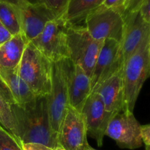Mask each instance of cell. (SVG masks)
Listing matches in <instances>:
<instances>
[{
  "mask_svg": "<svg viewBox=\"0 0 150 150\" xmlns=\"http://www.w3.org/2000/svg\"><path fill=\"white\" fill-rule=\"evenodd\" d=\"M141 137L146 146L150 145V125H141Z\"/></svg>",
  "mask_w": 150,
  "mask_h": 150,
  "instance_id": "obj_27",
  "label": "cell"
},
{
  "mask_svg": "<svg viewBox=\"0 0 150 150\" xmlns=\"http://www.w3.org/2000/svg\"><path fill=\"white\" fill-rule=\"evenodd\" d=\"M23 150H53L52 148L42 144L38 143H21Z\"/></svg>",
  "mask_w": 150,
  "mask_h": 150,
  "instance_id": "obj_26",
  "label": "cell"
},
{
  "mask_svg": "<svg viewBox=\"0 0 150 150\" xmlns=\"http://www.w3.org/2000/svg\"><path fill=\"white\" fill-rule=\"evenodd\" d=\"M29 42L21 32L0 45V67L4 69L18 67Z\"/></svg>",
  "mask_w": 150,
  "mask_h": 150,
  "instance_id": "obj_17",
  "label": "cell"
},
{
  "mask_svg": "<svg viewBox=\"0 0 150 150\" xmlns=\"http://www.w3.org/2000/svg\"><path fill=\"white\" fill-rule=\"evenodd\" d=\"M125 29L121 42V54L123 62L133 54L150 29V23L143 18L139 10L125 14Z\"/></svg>",
  "mask_w": 150,
  "mask_h": 150,
  "instance_id": "obj_14",
  "label": "cell"
},
{
  "mask_svg": "<svg viewBox=\"0 0 150 150\" xmlns=\"http://www.w3.org/2000/svg\"><path fill=\"white\" fill-rule=\"evenodd\" d=\"M52 73V62L29 42L18 66V74L35 97L49 95Z\"/></svg>",
  "mask_w": 150,
  "mask_h": 150,
  "instance_id": "obj_3",
  "label": "cell"
},
{
  "mask_svg": "<svg viewBox=\"0 0 150 150\" xmlns=\"http://www.w3.org/2000/svg\"><path fill=\"white\" fill-rule=\"evenodd\" d=\"M0 21L13 36L22 32L20 8L16 4L0 0Z\"/></svg>",
  "mask_w": 150,
  "mask_h": 150,
  "instance_id": "obj_19",
  "label": "cell"
},
{
  "mask_svg": "<svg viewBox=\"0 0 150 150\" xmlns=\"http://www.w3.org/2000/svg\"><path fill=\"white\" fill-rule=\"evenodd\" d=\"M70 0H36L35 2L42 3L52 10L58 18L62 17L65 12Z\"/></svg>",
  "mask_w": 150,
  "mask_h": 150,
  "instance_id": "obj_22",
  "label": "cell"
},
{
  "mask_svg": "<svg viewBox=\"0 0 150 150\" xmlns=\"http://www.w3.org/2000/svg\"><path fill=\"white\" fill-rule=\"evenodd\" d=\"M72 62L67 59L53 62L51 92L47 96L48 111L52 129L59 134L69 106V79Z\"/></svg>",
  "mask_w": 150,
  "mask_h": 150,
  "instance_id": "obj_4",
  "label": "cell"
},
{
  "mask_svg": "<svg viewBox=\"0 0 150 150\" xmlns=\"http://www.w3.org/2000/svg\"><path fill=\"white\" fill-rule=\"evenodd\" d=\"M18 7L21 16L22 33L29 42L43 31L48 22L58 18L42 3L28 1Z\"/></svg>",
  "mask_w": 150,
  "mask_h": 150,
  "instance_id": "obj_12",
  "label": "cell"
},
{
  "mask_svg": "<svg viewBox=\"0 0 150 150\" xmlns=\"http://www.w3.org/2000/svg\"><path fill=\"white\" fill-rule=\"evenodd\" d=\"M142 1V0H126L122 9L123 16L131 12L138 11Z\"/></svg>",
  "mask_w": 150,
  "mask_h": 150,
  "instance_id": "obj_23",
  "label": "cell"
},
{
  "mask_svg": "<svg viewBox=\"0 0 150 150\" xmlns=\"http://www.w3.org/2000/svg\"><path fill=\"white\" fill-rule=\"evenodd\" d=\"M0 94L11 106H23L36 98L19 76L18 67H0Z\"/></svg>",
  "mask_w": 150,
  "mask_h": 150,
  "instance_id": "obj_13",
  "label": "cell"
},
{
  "mask_svg": "<svg viewBox=\"0 0 150 150\" xmlns=\"http://www.w3.org/2000/svg\"><path fill=\"white\" fill-rule=\"evenodd\" d=\"M12 38H13L12 34L0 21V45L8 41Z\"/></svg>",
  "mask_w": 150,
  "mask_h": 150,
  "instance_id": "obj_28",
  "label": "cell"
},
{
  "mask_svg": "<svg viewBox=\"0 0 150 150\" xmlns=\"http://www.w3.org/2000/svg\"><path fill=\"white\" fill-rule=\"evenodd\" d=\"M4 1H9V2L13 3V4H16V5L18 6H20L21 5V4H23L29 1L28 0H4Z\"/></svg>",
  "mask_w": 150,
  "mask_h": 150,
  "instance_id": "obj_29",
  "label": "cell"
},
{
  "mask_svg": "<svg viewBox=\"0 0 150 150\" xmlns=\"http://www.w3.org/2000/svg\"><path fill=\"white\" fill-rule=\"evenodd\" d=\"M126 0H104L103 7L105 8L117 9L122 13V9Z\"/></svg>",
  "mask_w": 150,
  "mask_h": 150,
  "instance_id": "obj_25",
  "label": "cell"
},
{
  "mask_svg": "<svg viewBox=\"0 0 150 150\" xmlns=\"http://www.w3.org/2000/svg\"><path fill=\"white\" fill-rule=\"evenodd\" d=\"M16 127V137L21 143L42 144L52 148L59 147V134L51 125L47 96L36 97L23 106L12 105Z\"/></svg>",
  "mask_w": 150,
  "mask_h": 150,
  "instance_id": "obj_1",
  "label": "cell"
},
{
  "mask_svg": "<svg viewBox=\"0 0 150 150\" xmlns=\"http://www.w3.org/2000/svg\"><path fill=\"white\" fill-rule=\"evenodd\" d=\"M104 0H70L62 16L68 25H76L101 7Z\"/></svg>",
  "mask_w": 150,
  "mask_h": 150,
  "instance_id": "obj_18",
  "label": "cell"
},
{
  "mask_svg": "<svg viewBox=\"0 0 150 150\" xmlns=\"http://www.w3.org/2000/svg\"><path fill=\"white\" fill-rule=\"evenodd\" d=\"M0 125L16 137V127L11 105L0 94Z\"/></svg>",
  "mask_w": 150,
  "mask_h": 150,
  "instance_id": "obj_20",
  "label": "cell"
},
{
  "mask_svg": "<svg viewBox=\"0 0 150 150\" xmlns=\"http://www.w3.org/2000/svg\"><path fill=\"white\" fill-rule=\"evenodd\" d=\"M68 59L81 67L91 78L104 41L94 39L86 27L69 25L67 29Z\"/></svg>",
  "mask_w": 150,
  "mask_h": 150,
  "instance_id": "obj_5",
  "label": "cell"
},
{
  "mask_svg": "<svg viewBox=\"0 0 150 150\" xmlns=\"http://www.w3.org/2000/svg\"><path fill=\"white\" fill-rule=\"evenodd\" d=\"M82 113L85 117L88 135L95 139L98 146H101L108 124L114 117L106 111L100 97L96 92H92L88 98Z\"/></svg>",
  "mask_w": 150,
  "mask_h": 150,
  "instance_id": "obj_11",
  "label": "cell"
},
{
  "mask_svg": "<svg viewBox=\"0 0 150 150\" xmlns=\"http://www.w3.org/2000/svg\"><path fill=\"white\" fill-rule=\"evenodd\" d=\"M123 66L120 42L114 40H105L91 76L92 92L105 80L122 70Z\"/></svg>",
  "mask_w": 150,
  "mask_h": 150,
  "instance_id": "obj_10",
  "label": "cell"
},
{
  "mask_svg": "<svg viewBox=\"0 0 150 150\" xmlns=\"http://www.w3.org/2000/svg\"><path fill=\"white\" fill-rule=\"evenodd\" d=\"M0 150H23L20 141L0 125Z\"/></svg>",
  "mask_w": 150,
  "mask_h": 150,
  "instance_id": "obj_21",
  "label": "cell"
},
{
  "mask_svg": "<svg viewBox=\"0 0 150 150\" xmlns=\"http://www.w3.org/2000/svg\"><path fill=\"white\" fill-rule=\"evenodd\" d=\"M87 150H97V149H94V148H92V146H89V147L88 148V149H87Z\"/></svg>",
  "mask_w": 150,
  "mask_h": 150,
  "instance_id": "obj_31",
  "label": "cell"
},
{
  "mask_svg": "<svg viewBox=\"0 0 150 150\" xmlns=\"http://www.w3.org/2000/svg\"><path fill=\"white\" fill-rule=\"evenodd\" d=\"M53 150H65V149H64L62 147H61V146H59V147L55 148V149H54Z\"/></svg>",
  "mask_w": 150,
  "mask_h": 150,
  "instance_id": "obj_30",
  "label": "cell"
},
{
  "mask_svg": "<svg viewBox=\"0 0 150 150\" xmlns=\"http://www.w3.org/2000/svg\"><path fill=\"white\" fill-rule=\"evenodd\" d=\"M139 10L143 18L150 23V0H142Z\"/></svg>",
  "mask_w": 150,
  "mask_h": 150,
  "instance_id": "obj_24",
  "label": "cell"
},
{
  "mask_svg": "<svg viewBox=\"0 0 150 150\" xmlns=\"http://www.w3.org/2000/svg\"><path fill=\"white\" fill-rule=\"evenodd\" d=\"M87 128L83 113L69 106L61 125L59 142L65 150H87Z\"/></svg>",
  "mask_w": 150,
  "mask_h": 150,
  "instance_id": "obj_9",
  "label": "cell"
},
{
  "mask_svg": "<svg viewBox=\"0 0 150 150\" xmlns=\"http://www.w3.org/2000/svg\"><path fill=\"white\" fill-rule=\"evenodd\" d=\"M68 26L62 18H57L48 22L43 31L30 42L52 62L67 59Z\"/></svg>",
  "mask_w": 150,
  "mask_h": 150,
  "instance_id": "obj_7",
  "label": "cell"
},
{
  "mask_svg": "<svg viewBox=\"0 0 150 150\" xmlns=\"http://www.w3.org/2000/svg\"><path fill=\"white\" fill-rule=\"evenodd\" d=\"M145 150H150V145L149 146H146V149Z\"/></svg>",
  "mask_w": 150,
  "mask_h": 150,
  "instance_id": "obj_32",
  "label": "cell"
},
{
  "mask_svg": "<svg viewBox=\"0 0 150 150\" xmlns=\"http://www.w3.org/2000/svg\"><path fill=\"white\" fill-rule=\"evenodd\" d=\"M105 136L114 140L122 149H135L142 146L141 125L133 112L122 111L111 120Z\"/></svg>",
  "mask_w": 150,
  "mask_h": 150,
  "instance_id": "obj_8",
  "label": "cell"
},
{
  "mask_svg": "<svg viewBox=\"0 0 150 150\" xmlns=\"http://www.w3.org/2000/svg\"><path fill=\"white\" fill-rule=\"evenodd\" d=\"M85 27L98 41L111 39L121 43L125 29V18L117 9L100 7L85 18Z\"/></svg>",
  "mask_w": 150,
  "mask_h": 150,
  "instance_id": "obj_6",
  "label": "cell"
},
{
  "mask_svg": "<svg viewBox=\"0 0 150 150\" xmlns=\"http://www.w3.org/2000/svg\"><path fill=\"white\" fill-rule=\"evenodd\" d=\"M92 93L91 78L81 67L72 64L69 79V105L82 112L88 98Z\"/></svg>",
  "mask_w": 150,
  "mask_h": 150,
  "instance_id": "obj_16",
  "label": "cell"
},
{
  "mask_svg": "<svg viewBox=\"0 0 150 150\" xmlns=\"http://www.w3.org/2000/svg\"><path fill=\"white\" fill-rule=\"evenodd\" d=\"M150 76V29L137 49L123 66L125 107L123 111L133 112L145 81Z\"/></svg>",
  "mask_w": 150,
  "mask_h": 150,
  "instance_id": "obj_2",
  "label": "cell"
},
{
  "mask_svg": "<svg viewBox=\"0 0 150 150\" xmlns=\"http://www.w3.org/2000/svg\"><path fill=\"white\" fill-rule=\"evenodd\" d=\"M93 92L99 95L106 111L113 117L124 111L125 86L123 69L105 80Z\"/></svg>",
  "mask_w": 150,
  "mask_h": 150,
  "instance_id": "obj_15",
  "label": "cell"
}]
</instances>
